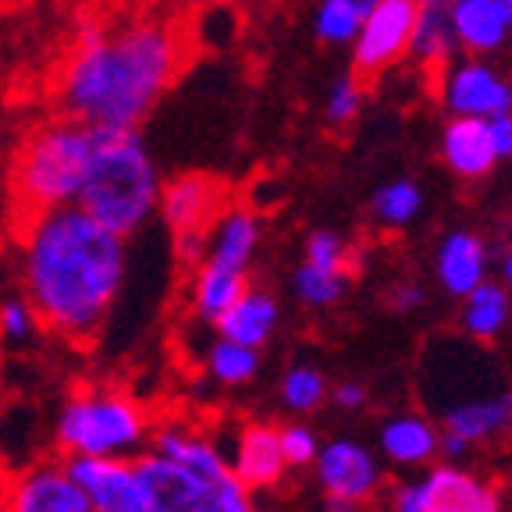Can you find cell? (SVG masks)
<instances>
[{
    "label": "cell",
    "mask_w": 512,
    "mask_h": 512,
    "mask_svg": "<svg viewBox=\"0 0 512 512\" xmlns=\"http://www.w3.org/2000/svg\"><path fill=\"white\" fill-rule=\"evenodd\" d=\"M25 303L68 342H93L125 281V239L79 207L43 210L25 221Z\"/></svg>",
    "instance_id": "cell-1"
},
{
    "label": "cell",
    "mask_w": 512,
    "mask_h": 512,
    "mask_svg": "<svg viewBox=\"0 0 512 512\" xmlns=\"http://www.w3.org/2000/svg\"><path fill=\"white\" fill-rule=\"evenodd\" d=\"M182 68V36L168 22H136L121 32L86 22L79 50L64 68L61 100L72 114L100 132H136L157 96Z\"/></svg>",
    "instance_id": "cell-2"
},
{
    "label": "cell",
    "mask_w": 512,
    "mask_h": 512,
    "mask_svg": "<svg viewBox=\"0 0 512 512\" xmlns=\"http://www.w3.org/2000/svg\"><path fill=\"white\" fill-rule=\"evenodd\" d=\"M100 132V128H96ZM160 178L136 132H100L93 168L86 175L75 207L100 228L125 239L139 232L157 210Z\"/></svg>",
    "instance_id": "cell-3"
},
{
    "label": "cell",
    "mask_w": 512,
    "mask_h": 512,
    "mask_svg": "<svg viewBox=\"0 0 512 512\" xmlns=\"http://www.w3.org/2000/svg\"><path fill=\"white\" fill-rule=\"evenodd\" d=\"M96 146H100V132L72 118L43 128L25 143L15 164V196L29 210V217L43 210L75 207L93 168Z\"/></svg>",
    "instance_id": "cell-4"
},
{
    "label": "cell",
    "mask_w": 512,
    "mask_h": 512,
    "mask_svg": "<svg viewBox=\"0 0 512 512\" xmlns=\"http://www.w3.org/2000/svg\"><path fill=\"white\" fill-rule=\"evenodd\" d=\"M150 438V416L118 388H79L57 416V445L68 459H128Z\"/></svg>",
    "instance_id": "cell-5"
},
{
    "label": "cell",
    "mask_w": 512,
    "mask_h": 512,
    "mask_svg": "<svg viewBox=\"0 0 512 512\" xmlns=\"http://www.w3.org/2000/svg\"><path fill=\"white\" fill-rule=\"evenodd\" d=\"M313 470H317L320 488L331 498V505H342L352 512L367 505L384 484L381 456L356 438H335L328 445H320Z\"/></svg>",
    "instance_id": "cell-6"
},
{
    "label": "cell",
    "mask_w": 512,
    "mask_h": 512,
    "mask_svg": "<svg viewBox=\"0 0 512 512\" xmlns=\"http://www.w3.org/2000/svg\"><path fill=\"white\" fill-rule=\"evenodd\" d=\"M416 8L420 0H377L363 15V25L352 40V64L356 72L377 75L384 68L409 57V36H413Z\"/></svg>",
    "instance_id": "cell-7"
},
{
    "label": "cell",
    "mask_w": 512,
    "mask_h": 512,
    "mask_svg": "<svg viewBox=\"0 0 512 512\" xmlns=\"http://www.w3.org/2000/svg\"><path fill=\"white\" fill-rule=\"evenodd\" d=\"M441 100L452 118L491 121L512 114V82L484 61H452L441 79Z\"/></svg>",
    "instance_id": "cell-8"
},
{
    "label": "cell",
    "mask_w": 512,
    "mask_h": 512,
    "mask_svg": "<svg viewBox=\"0 0 512 512\" xmlns=\"http://www.w3.org/2000/svg\"><path fill=\"white\" fill-rule=\"evenodd\" d=\"M68 477L79 484L93 512H146V488L136 459H64Z\"/></svg>",
    "instance_id": "cell-9"
},
{
    "label": "cell",
    "mask_w": 512,
    "mask_h": 512,
    "mask_svg": "<svg viewBox=\"0 0 512 512\" xmlns=\"http://www.w3.org/2000/svg\"><path fill=\"white\" fill-rule=\"evenodd\" d=\"M136 470L146 488V502H150L146 512H217V488L196 473L153 452L136 456Z\"/></svg>",
    "instance_id": "cell-10"
},
{
    "label": "cell",
    "mask_w": 512,
    "mask_h": 512,
    "mask_svg": "<svg viewBox=\"0 0 512 512\" xmlns=\"http://www.w3.org/2000/svg\"><path fill=\"white\" fill-rule=\"evenodd\" d=\"M0 512H93L64 463H40L4 488Z\"/></svg>",
    "instance_id": "cell-11"
},
{
    "label": "cell",
    "mask_w": 512,
    "mask_h": 512,
    "mask_svg": "<svg viewBox=\"0 0 512 512\" xmlns=\"http://www.w3.org/2000/svg\"><path fill=\"white\" fill-rule=\"evenodd\" d=\"M221 185L207 175H182L160 189L157 210L171 232H207V224L217 221Z\"/></svg>",
    "instance_id": "cell-12"
},
{
    "label": "cell",
    "mask_w": 512,
    "mask_h": 512,
    "mask_svg": "<svg viewBox=\"0 0 512 512\" xmlns=\"http://www.w3.org/2000/svg\"><path fill=\"white\" fill-rule=\"evenodd\" d=\"M441 434L466 441L470 448L495 445L512 434V388H502L484 399H470L441 413Z\"/></svg>",
    "instance_id": "cell-13"
},
{
    "label": "cell",
    "mask_w": 512,
    "mask_h": 512,
    "mask_svg": "<svg viewBox=\"0 0 512 512\" xmlns=\"http://www.w3.org/2000/svg\"><path fill=\"white\" fill-rule=\"evenodd\" d=\"M431 512H502V495L495 484L456 463H441L424 473Z\"/></svg>",
    "instance_id": "cell-14"
},
{
    "label": "cell",
    "mask_w": 512,
    "mask_h": 512,
    "mask_svg": "<svg viewBox=\"0 0 512 512\" xmlns=\"http://www.w3.org/2000/svg\"><path fill=\"white\" fill-rule=\"evenodd\" d=\"M232 477L239 480L242 488H274L285 477L288 463L281 456L278 427L271 424H249L242 427L239 441H235V459L228 463Z\"/></svg>",
    "instance_id": "cell-15"
},
{
    "label": "cell",
    "mask_w": 512,
    "mask_h": 512,
    "mask_svg": "<svg viewBox=\"0 0 512 512\" xmlns=\"http://www.w3.org/2000/svg\"><path fill=\"white\" fill-rule=\"evenodd\" d=\"M434 274L448 296L466 299L473 288L488 281V246L473 232H452L434 253Z\"/></svg>",
    "instance_id": "cell-16"
},
{
    "label": "cell",
    "mask_w": 512,
    "mask_h": 512,
    "mask_svg": "<svg viewBox=\"0 0 512 512\" xmlns=\"http://www.w3.org/2000/svg\"><path fill=\"white\" fill-rule=\"evenodd\" d=\"M153 456L168 459V463L196 473V477L214 484V488L232 473L228 470V459L221 456V448H217L214 441L189 431V427H178V424L157 427V431H153Z\"/></svg>",
    "instance_id": "cell-17"
},
{
    "label": "cell",
    "mask_w": 512,
    "mask_h": 512,
    "mask_svg": "<svg viewBox=\"0 0 512 512\" xmlns=\"http://www.w3.org/2000/svg\"><path fill=\"white\" fill-rule=\"evenodd\" d=\"M441 157L448 171L459 178H484L495 171L498 153L491 143L488 121L477 118H452L441 132Z\"/></svg>",
    "instance_id": "cell-18"
},
{
    "label": "cell",
    "mask_w": 512,
    "mask_h": 512,
    "mask_svg": "<svg viewBox=\"0 0 512 512\" xmlns=\"http://www.w3.org/2000/svg\"><path fill=\"white\" fill-rule=\"evenodd\" d=\"M441 431L420 413H395L377 431L381 456L395 466H427L438 456Z\"/></svg>",
    "instance_id": "cell-19"
},
{
    "label": "cell",
    "mask_w": 512,
    "mask_h": 512,
    "mask_svg": "<svg viewBox=\"0 0 512 512\" xmlns=\"http://www.w3.org/2000/svg\"><path fill=\"white\" fill-rule=\"evenodd\" d=\"M456 32H452V4L445 0H420L409 36V57L420 68H445L456 61Z\"/></svg>",
    "instance_id": "cell-20"
},
{
    "label": "cell",
    "mask_w": 512,
    "mask_h": 512,
    "mask_svg": "<svg viewBox=\"0 0 512 512\" xmlns=\"http://www.w3.org/2000/svg\"><path fill=\"white\" fill-rule=\"evenodd\" d=\"M452 32H456L459 50L491 54L505 43L512 25L498 0H459L452 4Z\"/></svg>",
    "instance_id": "cell-21"
},
{
    "label": "cell",
    "mask_w": 512,
    "mask_h": 512,
    "mask_svg": "<svg viewBox=\"0 0 512 512\" xmlns=\"http://www.w3.org/2000/svg\"><path fill=\"white\" fill-rule=\"evenodd\" d=\"M278 317L281 310L274 303V296H267L260 288H246V296L217 320V331H221L224 342L260 349L274 335V328H278Z\"/></svg>",
    "instance_id": "cell-22"
},
{
    "label": "cell",
    "mask_w": 512,
    "mask_h": 512,
    "mask_svg": "<svg viewBox=\"0 0 512 512\" xmlns=\"http://www.w3.org/2000/svg\"><path fill=\"white\" fill-rule=\"evenodd\" d=\"M256 242H260V221H256L253 210H224L214 221V232H210L207 260L232 267V271H249Z\"/></svg>",
    "instance_id": "cell-23"
},
{
    "label": "cell",
    "mask_w": 512,
    "mask_h": 512,
    "mask_svg": "<svg viewBox=\"0 0 512 512\" xmlns=\"http://www.w3.org/2000/svg\"><path fill=\"white\" fill-rule=\"evenodd\" d=\"M246 288V271H232V267L214 264V260H203L196 267V274H192V310L200 313L203 320H210V324H217L246 296Z\"/></svg>",
    "instance_id": "cell-24"
},
{
    "label": "cell",
    "mask_w": 512,
    "mask_h": 512,
    "mask_svg": "<svg viewBox=\"0 0 512 512\" xmlns=\"http://www.w3.org/2000/svg\"><path fill=\"white\" fill-rule=\"evenodd\" d=\"M512 317V299L498 281H484L463 299L459 328L470 342H495Z\"/></svg>",
    "instance_id": "cell-25"
},
{
    "label": "cell",
    "mask_w": 512,
    "mask_h": 512,
    "mask_svg": "<svg viewBox=\"0 0 512 512\" xmlns=\"http://www.w3.org/2000/svg\"><path fill=\"white\" fill-rule=\"evenodd\" d=\"M370 210H374V217L384 228H406L424 210V192H420L416 182H409V178H395V182H384L374 192Z\"/></svg>",
    "instance_id": "cell-26"
},
{
    "label": "cell",
    "mask_w": 512,
    "mask_h": 512,
    "mask_svg": "<svg viewBox=\"0 0 512 512\" xmlns=\"http://www.w3.org/2000/svg\"><path fill=\"white\" fill-rule=\"evenodd\" d=\"M328 395H331L328 377L320 374L317 367H310V363H299V367H292L281 377V402L292 413H313V409H320L328 402Z\"/></svg>",
    "instance_id": "cell-27"
},
{
    "label": "cell",
    "mask_w": 512,
    "mask_h": 512,
    "mask_svg": "<svg viewBox=\"0 0 512 512\" xmlns=\"http://www.w3.org/2000/svg\"><path fill=\"white\" fill-rule=\"evenodd\" d=\"M260 370V356L256 349H246V345H235V342H224L217 338L214 345L207 349V374L221 384H246L256 377Z\"/></svg>",
    "instance_id": "cell-28"
},
{
    "label": "cell",
    "mask_w": 512,
    "mask_h": 512,
    "mask_svg": "<svg viewBox=\"0 0 512 512\" xmlns=\"http://www.w3.org/2000/svg\"><path fill=\"white\" fill-rule=\"evenodd\" d=\"M360 25H363V15L352 8L349 0H317V11H313V32H317V40L331 43V47H352Z\"/></svg>",
    "instance_id": "cell-29"
},
{
    "label": "cell",
    "mask_w": 512,
    "mask_h": 512,
    "mask_svg": "<svg viewBox=\"0 0 512 512\" xmlns=\"http://www.w3.org/2000/svg\"><path fill=\"white\" fill-rule=\"evenodd\" d=\"M296 285V296L306 306H317V310H328V306L342 303L345 292H349V274L345 271H320V267L303 264L292 278Z\"/></svg>",
    "instance_id": "cell-30"
},
{
    "label": "cell",
    "mask_w": 512,
    "mask_h": 512,
    "mask_svg": "<svg viewBox=\"0 0 512 512\" xmlns=\"http://www.w3.org/2000/svg\"><path fill=\"white\" fill-rule=\"evenodd\" d=\"M363 111V86L356 75H342L331 82L328 100H324V118L328 125H349Z\"/></svg>",
    "instance_id": "cell-31"
},
{
    "label": "cell",
    "mask_w": 512,
    "mask_h": 512,
    "mask_svg": "<svg viewBox=\"0 0 512 512\" xmlns=\"http://www.w3.org/2000/svg\"><path fill=\"white\" fill-rule=\"evenodd\" d=\"M306 264L320 271H345L349 274V249L338 232H313L306 239Z\"/></svg>",
    "instance_id": "cell-32"
},
{
    "label": "cell",
    "mask_w": 512,
    "mask_h": 512,
    "mask_svg": "<svg viewBox=\"0 0 512 512\" xmlns=\"http://www.w3.org/2000/svg\"><path fill=\"white\" fill-rule=\"evenodd\" d=\"M278 441H281V456L288 466H313L320 452V438L303 424H288L278 427Z\"/></svg>",
    "instance_id": "cell-33"
},
{
    "label": "cell",
    "mask_w": 512,
    "mask_h": 512,
    "mask_svg": "<svg viewBox=\"0 0 512 512\" xmlns=\"http://www.w3.org/2000/svg\"><path fill=\"white\" fill-rule=\"evenodd\" d=\"M36 313H32V306L25 303V299H11V303L0 306V338L4 342H25V338L36 331Z\"/></svg>",
    "instance_id": "cell-34"
},
{
    "label": "cell",
    "mask_w": 512,
    "mask_h": 512,
    "mask_svg": "<svg viewBox=\"0 0 512 512\" xmlns=\"http://www.w3.org/2000/svg\"><path fill=\"white\" fill-rule=\"evenodd\" d=\"M388 509L392 512H431V495H427L424 477L399 480V484L388 491Z\"/></svg>",
    "instance_id": "cell-35"
},
{
    "label": "cell",
    "mask_w": 512,
    "mask_h": 512,
    "mask_svg": "<svg viewBox=\"0 0 512 512\" xmlns=\"http://www.w3.org/2000/svg\"><path fill=\"white\" fill-rule=\"evenodd\" d=\"M217 512H256L249 491L242 488L232 473H228V477L217 484Z\"/></svg>",
    "instance_id": "cell-36"
},
{
    "label": "cell",
    "mask_w": 512,
    "mask_h": 512,
    "mask_svg": "<svg viewBox=\"0 0 512 512\" xmlns=\"http://www.w3.org/2000/svg\"><path fill=\"white\" fill-rule=\"evenodd\" d=\"M328 399L335 402L338 409H345V413H360V409H367L370 392H367V388H363L360 381H342V384H338V388H331Z\"/></svg>",
    "instance_id": "cell-37"
},
{
    "label": "cell",
    "mask_w": 512,
    "mask_h": 512,
    "mask_svg": "<svg viewBox=\"0 0 512 512\" xmlns=\"http://www.w3.org/2000/svg\"><path fill=\"white\" fill-rule=\"evenodd\" d=\"M207 246H210V232H182L175 235V249L189 267H200L207 260Z\"/></svg>",
    "instance_id": "cell-38"
},
{
    "label": "cell",
    "mask_w": 512,
    "mask_h": 512,
    "mask_svg": "<svg viewBox=\"0 0 512 512\" xmlns=\"http://www.w3.org/2000/svg\"><path fill=\"white\" fill-rule=\"evenodd\" d=\"M424 303H427V292H424V285H416V281H399V285L392 288V310L413 313Z\"/></svg>",
    "instance_id": "cell-39"
},
{
    "label": "cell",
    "mask_w": 512,
    "mask_h": 512,
    "mask_svg": "<svg viewBox=\"0 0 512 512\" xmlns=\"http://www.w3.org/2000/svg\"><path fill=\"white\" fill-rule=\"evenodd\" d=\"M488 132H491V143H495L498 160H509L512 157V114L491 118L488 121Z\"/></svg>",
    "instance_id": "cell-40"
},
{
    "label": "cell",
    "mask_w": 512,
    "mask_h": 512,
    "mask_svg": "<svg viewBox=\"0 0 512 512\" xmlns=\"http://www.w3.org/2000/svg\"><path fill=\"white\" fill-rule=\"evenodd\" d=\"M502 288L509 292V299H512V249L505 253V260H502Z\"/></svg>",
    "instance_id": "cell-41"
},
{
    "label": "cell",
    "mask_w": 512,
    "mask_h": 512,
    "mask_svg": "<svg viewBox=\"0 0 512 512\" xmlns=\"http://www.w3.org/2000/svg\"><path fill=\"white\" fill-rule=\"evenodd\" d=\"M349 4H352V8H356V11H360V15H367V11L374 8L377 0H349Z\"/></svg>",
    "instance_id": "cell-42"
},
{
    "label": "cell",
    "mask_w": 512,
    "mask_h": 512,
    "mask_svg": "<svg viewBox=\"0 0 512 512\" xmlns=\"http://www.w3.org/2000/svg\"><path fill=\"white\" fill-rule=\"evenodd\" d=\"M498 4H502L505 18H509V25H512V0H498Z\"/></svg>",
    "instance_id": "cell-43"
},
{
    "label": "cell",
    "mask_w": 512,
    "mask_h": 512,
    "mask_svg": "<svg viewBox=\"0 0 512 512\" xmlns=\"http://www.w3.org/2000/svg\"><path fill=\"white\" fill-rule=\"evenodd\" d=\"M224 4H232V8H235V4H249V0H224Z\"/></svg>",
    "instance_id": "cell-44"
},
{
    "label": "cell",
    "mask_w": 512,
    "mask_h": 512,
    "mask_svg": "<svg viewBox=\"0 0 512 512\" xmlns=\"http://www.w3.org/2000/svg\"><path fill=\"white\" fill-rule=\"evenodd\" d=\"M445 4H459V0H445Z\"/></svg>",
    "instance_id": "cell-45"
},
{
    "label": "cell",
    "mask_w": 512,
    "mask_h": 512,
    "mask_svg": "<svg viewBox=\"0 0 512 512\" xmlns=\"http://www.w3.org/2000/svg\"><path fill=\"white\" fill-rule=\"evenodd\" d=\"M189 4H203V0H189Z\"/></svg>",
    "instance_id": "cell-46"
}]
</instances>
